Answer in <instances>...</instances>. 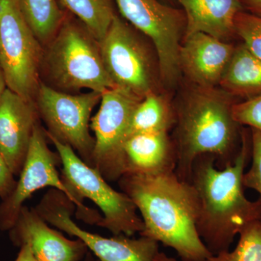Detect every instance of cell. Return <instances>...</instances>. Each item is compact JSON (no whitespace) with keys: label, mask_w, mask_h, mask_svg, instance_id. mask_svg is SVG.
<instances>
[{"label":"cell","mask_w":261,"mask_h":261,"mask_svg":"<svg viewBox=\"0 0 261 261\" xmlns=\"http://www.w3.org/2000/svg\"><path fill=\"white\" fill-rule=\"evenodd\" d=\"M251 158V137L242 132L240 152L224 168L210 154L197 158L190 183L197 201L196 228L213 255L229 250L237 235L250 223L261 219L258 200L252 202L244 192L243 176Z\"/></svg>","instance_id":"1"},{"label":"cell","mask_w":261,"mask_h":261,"mask_svg":"<svg viewBox=\"0 0 261 261\" xmlns=\"http://www.w3.org/2000/svg\"><path fill=\"white\" fill-rule=\"evenodd\" d=\"M118 183L140 213L145 226L140 236L173 249L181 261H205L212 256L196 228L197 201L190 182L172 171L123 175Z\"/></svg>","instance_id":"2"},{"label":"cell","mask_w":261,"mask_h":261,"mask_svg":"<svg viewBox=\"0 0 261 261\" xmlns=\"http://www.w3.org/2000/svg\"><path fill=\"white\" fill-rule=\"evenodd\" d=\"M233 103L214 88L198 89L176 113V175L190 181L194 163L205 154L214 156L216 165L224 168L232 164L240 152L242 126L233 120Z\"/></svg>","instance_id":"3"},{"label":"cell","mask_w":261,"mask_h":261,"mask_svg":"<svg viewBox=\"0 0 261 261\" xmlns=\"http://www.w3.org/2000/svg\"><path fill=\"white\" fill-rule=\"evenodd\" d=\"M43 72L46 85L65 93L89 89L102 94L116 87L103 63L99 42L80 20L64 18L44 47Z\"/></svg>","instance_id":"4"},{"label":"cell","mask_w":261,"mask_h":261,"mask_svg":"<svg viewBox=\"0 0 261 261\" xmlns=\"http://www.w3.org/2000/svg\"><path fill=\"white\" fill-rule=\"evenodd\" d=\"M48 140L56 147L62 166V178L75 195L89 199L102 212L100 227L113 235L132 237L144 230L143 221L132 199L110 186L102 174L81 159L70 146L62 143L45 130Z\"/></svg>","instance_id":"5"},{"label":"cell","mask_w":261,"mask_h":261,"mask_svg":"<svg viewBox=\"0 0 261 261\" xmlns=\"http://www.w3.org/2000/svg\"><path fill=\"white\" fill-rule=\"evenodd\" d=\"M44 47L24 18L18 0H0V67L7 87L34 102Z\"/></svg>","instance_id":"6"},{"label":"cell","mask_w":261,"mask_h":261,"mask_svg":"<svg viewBox=\"0 0 261 261\" xmlns=\"http://www.w3.org/2000/svg\"><path fill=\"white\" fill-rule=\"evenodd\" d=\"M45 129L37 123L34 128L27 158L13 192L0 205V228L10 230L18 219L24 202L33 194L45 187L59 190L75 206L79 218L89 224L99 226L102 215L84 204L60 176L57 166L61 163L58 153L47 145Z\"/></svg>","instance_id":"7"},{"label":"cell","mask_w":261,"mask_h":261,"mask_svg":"<svg viewBox=\"0 0 261 261\" xmlns=\"http://www.w3.org/2000/svg\"><path fill=\"white\" fill-rule=\"evenodd\" d=\"M102 93L90 92L69 94L41 82L34 104L46 132L62 143L70 146L91 167L94 168V139L90 135L91 114Z\"/></svg>","instance_id":"8"},{"label":"cell","mask_w":261,"mask_h":261,"mask_svg":"<svg viewBox=\"0 0 261 261\" xmlns=\"http://www.w3.org/2000/svg\"><path fill=\"white\" fill-rule=\"evenodd\" d=\"M75 206L61 191L51 188L34 208L48 224L82 240L99 261H154L159 251L155 240L126 235L105 238L83 229L72 219Z\"/></svg>","instance_id":"9"},{"label":"cell","mask_w":261,"mask_h":261,"mask_svg":"<svg viewBox=\"0 0 261 261\" xmlns=\"http://www.w3.org/2000/svg\"><path fill=\"white\" fill-rule=\"evenodd\" d=\"M142 99L123 89L103 92L97 113L91 118L93 130L94 168L108 181H118L123 175V147L130 120Z\"/></svg>","instance_id":"10"},{"label":"cell","mask_w":261,"mask_h":261,"mask_svg":"<svg viewBox=\"0 0 261 261\" xmlns=\"http://www.w3.org/2000/svg\"><path fill=\"white\" fill-rule=\"evenodd\" d=\"M123 18L153 43L160 74L165 83L173 84L179 75L180 38L186 18L179 10L159 0H115Z\"/></svg>","instance_id":"11"},{"label":"cell","mask_w":261,"mask_h":261,"mask_svg":"<svg viewBox=\"0 0 261 261\" xmlns=\"http://www.w3.org/2000/svg\"><path fill=\"white\" fill-rule=\"evenodd\" d=\"M99 44L105 67L116 87L142 99L155 92L148 53L133 29L118 15Z\"/></svg>","instance_id":"12"},{"label":"cell","mask_w":261,"mask_h":261,"mask_svg":"<svg viewBox=\"0 0 261 261\" xmlns=\"http://www.w3.org/2000/svg\"><path fill=\"white\" fill-rule=\"evenodd\" d=\"M12 241L28 245L39 261H82L89 250L79 240H69L49 227L34 209L23 206L10 229Z\"/></svg>","instance_id":"13"},{"label":"cell","mask_w":261,"mask_h":261,"mask_svg":"<svg viewBox=\"0 0 261 261\" xmlns=\"http://www.w3.org/2000/svg\"><path fill=\"white\" fill-rule=\"evenodd\" d=\"M39 118L34 102L5 90L0 102V152L15 176L23 168Z\"/></svg>","instance_id":"14"},{"label":"cell","mask_w":261,"mask_h":261,"mask_svg":"<svg viewBox=\"0 0 261 261\" xmlns=\"http://www.w3.org/2000/svg\"><path fill=\"white\" fill-rule=\"evenodd\" d=\"M184 39L178 53L180 70L197 87L214 88L221 82L235 47L205 33Z\"/></svg>","instance_id":"15"},{"label":"cell","mask_w":261,"mask_h":261,"mask_svg":"<svg viewBox=\"0 0 261 261\" xmlns=\"http://www.w3.org/2000/svg\"><path fill=\"white\" fill-rule=\"evenodd\" d=\"M123 175L176 171L177 163L174 144L166 132L132 136L123 145Z\"/></svg>","instance_id":"16"},{"label":"cell","mask_w":261,"mask_h":261,"mask_svg":"<svg viewBox=\"0 0 261 261\" xmlns=\"http://www.w3.org/2000/svg\"><path fill=\"white\" fill-rule=\"evenodd\" d=\"M185 10V37L205 33L224 41L234 34V20L243 10L240 0H177Z\"/></svg>","instance_id":"17"},{"label":"cell","mask_w":261,"mask_h":261,"mask_svg":"<svg viewBox=\"0 0 261 261\" xmlns=\"http://www.w3.org/2000/svg\"><path fill=\"white\" fill-rule=\"evenodd\" d=\"M219 84L232 95L248 99L260 95L261 60L244 44L235 47Z\"/></svg>","instance_id":"18"},{"label":"cell","mask_w":261,"mask_h":261,"mask_svg":"<svg viewBox=\"0 0 261 261\" xmlns=\"http://www.w3.org/2000/svg\"><path fill=\"white\" fill-rule=\"evenodd\" d=\"M174 121L176 122V114L173 115L167 102L155 92H151L135 108L127 140L138 134L168 132Z\"/></svg>","instance_id":"19"},{"label":"cell","mask_w":261,"mask_h":261,"mask_svg":"<svg viewBox=\"0 0 261 261\" xmlns=\"http://www.w3.org/2000/svg\"><path fill=\"white\" fill-rule=\"evenodd\" d=\"M24 18L43 47L59 30L63 13L57 0H18Z\"/></svg>","instance_id":"20"},{"label":"cell","mask_w":261,"mask_h":261,"mask_svg":"<svg viewBox=\"0 0 261 261\" xmlns=\"http://www.w3.org/2000/svg\"><path fill=\"white\" fill-rule=\"evenodd\" d=\"M100 42L116 16L113 0H60Z\"/></svg>","instance_id":"21"},{"label":"cell","mask_w":261,"mask_h":261,"mask_svg":"<svg viewBox=\"0 0 261 261\" xmlns=\"http://www.w3.org/2000/svg\"><path fill=\"white\" fill-rule=\"evenodd\" d=\"M232 251L212 255L205 261H261V219L250 223L240 231Z\"/></svg>","instance_id":"22"},{"label":"cell","mask_w":261,"mask_h":261,"mask_svg":"<svg viewBox=\"0 0 261 261\" xmlns=\"http://www.w3.org/2000/svg\"><path fill=\"white\" fill-rule=\"evenodd\" d=\"M234 33L243 39L247 49L261 60V18L245 10L239 12L234 20Z\"/></svg>","instance_id":"23"},{"label":"cell","mask_w":261,"mask_h":261,"mask_svg":"<svg viewBox=\"0 0 261 261\" xmlns=\"http://www.w3.org/2000/svg\"><path fill=\"white\" fill-rule=\"evenodd\" d=\"M231 113L233 120L240 126H247L261 132V94L233 104Z\"/></svg>","instance_id":"24"},{"label":"cell","mask_w":261,"mask_h":261,"mask_svg":"<svg viewBox=\"0 0 261 261\" xmlns=\"http://www.w3.org/2000/svg\"><path fill=\"white\" fill-rule=\"evenodd\" d=\"M251 137V166L244 173L243 185L246 188L255 190L260 195L261 205V132L250 128Z\"/></svg>","instance_id":"25"},{"label":"cell","mask_w":261,"mask_h":261,"mask_svg":"<svg viewBox=\"0 0 261 261\" xmlns=\"http://www.w3.org/2000/svg\"><path fill=\"white\" fill-rule=\"evenodd\" d=\"M4 156L0 152V197L3 200L14 190L17 181Z\"/></svg>","instance_id":"26"},{"label":"cell","mask_w":261,"mask_h":261,"mask_svg":"<svg viewBox=\"0 0 261 261\" xmlns=\"http://www.w3.org/2000/svg\"><path fill=\"white\" fill-rule=\"evenodd\" d=\"M243 10L261 18V0H240Z\"/></svg>","instance_id":"27"},{"label":"cell","mask_w":261,"mask_h":261,"mask_svg":"<svg viewBox=\"0 0 261 261\" xmlns=\"http://www.w3.org/2000/svg\"><path fill=\"white\" fill-rule=\"evenodd\" d=\"M15 261H39L34 256L32 249L28 245H23L20 246V252Z\"/></svg>","instance_id":"28"},{"label":"cell","mask_w":261,"mask_h":261,"mask_svg":"<svg viewBox=\"0 0 261 261\" xmlns=\"http://www.w3.org/2000/svg\"><path fill=\"white\" fill-rule=\"evenodd\" d=\"M7 89H8V87H7L6 82H5L4 74H3V70L0 67V102H1L2 98Z\"/></svg>","instance_id":"29"},{"label":"cell","mask_w":261,"mask_h":261,"mask_svg":"<svg viewBox=\"0 0 261 261\" xmlns=\"http://www.w3.org/2000/svg\"><path fill=\"white\" fill-rule=\"evenodd\" d=\"M154 261H177L172 257L168 256L165 252H159Z\"/></svg>","instance_id":"30"},{"label":"cell","mask_w":261,"mask_h":261,"mask_svg":"<svg viewBox=\"0 0 261 261\" xmlns=\"http://www.w3.org/2000/svg\"><path fill=\"white\" fill-rule=\"evenodd\" d=\"M82 261H99L97 257H94L92 255V252L88 251L86 256L84 257Z\"/></svg>","instance_id":"31"}]
</instances>
